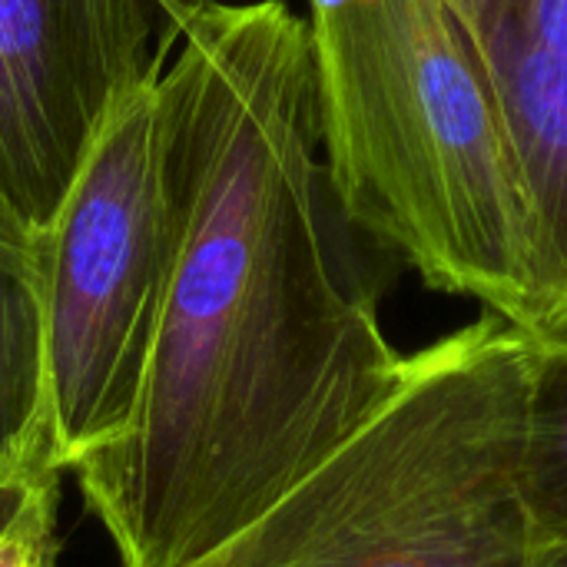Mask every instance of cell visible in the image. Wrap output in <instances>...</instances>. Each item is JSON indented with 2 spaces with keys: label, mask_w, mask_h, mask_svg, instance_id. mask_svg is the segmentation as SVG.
Here are the masks:
<instances>
[{
  "label": "cell",
  "mask_w": 567,
  "mask_h": 567,
  "mask_svg": "<svg viewBox=\"0 0 567 567\" xmlns=\"http://www.w3.org/2000/svg\"><path fill=\"white\" fill-rule=\"evenodd\" d=\"M43 465L56 468L40 239L0 196V475Z\"/></svg>",
  "instance_id": "obj_7"
},
{
  "label": "cell",
  "mask_w": 567,
  "mask_h": 567,
  "mask_svg": "<svg viewBox=\"0 0 567 567\" xmlns=\"http://www.w3.org/2000/svg\"><path fill=\"white\" fill-rule=\"evenodd\" d=\"M56 468H20L0 475V538L50 492H56Z\"/></svg>",
  "instance_id": "obj_10"
},
{
  "label": "cell",
  "mask_w": 567,
  "mask_h": 567,
  "mask_svg": "<svg viewBox=\"0 0 567 567\" xmlns=\"http://www.w3.org/2000/svg\"><path fill=\"white\" fill-rule=\"evenodd\" d=\"M53 502L56 492L43 495L3 538H0V567H56L53 545Z\"/></svg>",
  "instance_id": "obj_9"
},
{
  "label": "cell",
  "mask_w": 567,
  "mask_h": 567,
  "mask_svg": "<svg viewBox=\"0 0 567 567\" xmlns=\"http://www.w3.org/2000/svg\"><path fill=\"white\" fill-rule=\"evenodd\" d=\"M532 339L522 505L528 567H567V326Z\"/></svg>",
  "instance_id": "obj_8"
},
{
  "label": "cell",
  "mask_w": 567,
  "mask_h": 567,
  "mask_svg": "<svg viewBox=\"0 0 567 567\" xmlns=\"http://www.w3.org/2000/svg\"><path fill=\"white\" fill-rule=\"evenodd\" d=\"M37 239L50 458L66 472L130 422L169 292L176 229L156 80L110 116Z\"/></svg>",
  "instance_id": "obj_4"
},
{
  "label": "cell",
  "mask_w": 567,
  "mask_h": 567,
  "mask_svg": "<svg viewBox=\"0 0 567 567\" xmlns=\"http://www.w3.org/2000/svg\"><path fill=\"white\" fill-rule=\"evenodd\" d=\"M528 362L495 312L409 355L372 422L189 567H528Z\"/></svg>",
  "instance_id": "obj_3"
},
{
  "label": "cell",
  "mask_w": 567,
  "mask_h": 567,
  "mask_svg": "<svg viewBox=\"0 0 567 567\" xmlns=\"http://www.w3.org/2000/svg\"><path fill=\"white\" fill-rule=\"evenodd\" d=\"M322 143L352 216L425 286L528 332L532 203L495 86L442 0H309Z\"/></svg>",
  "instance_id": "obj_2"
},
{
  "label": "cell",
  "mask_w": 567,
  "mask_h": 567,
  "mask_svg": "<svg viewBox=\"0 0 567 567\" xmlns=\"http://www.w3.org/2000/svg\"><path fill=\"white\" fill-rule=\"evenodd\" d=\"M502 103L532 203V326H567V0H442Z\"/></svg>",
  "instance_id": "obj_6"
},
{
  "label": "cell",
  "mask_w": 567,
  "mask_h": 567,
  "mask_svg": "<svg viewBox=\"0 0 567 567\" xmlns=\"http://www.w3.org/2000/svg\"><path fill=\"white\" fill-rule=\"evenodd\" d=\"M159 7V17H163V50L169 53L179 40H183V30L186 23L209 3V0H153Z\"/></svg>",
  "instance_id": "obj_11"
},
{
  "label": "cell",
  "mask_w": 567,
  "mask_h": 567,
  "mask_svg": "<svg viewBox=\"0 0 567 567\" xmlns=\"http://www.w3.org/2000/svg\"><path fill=\"white\" fill-rule=\"evenodd\" d=\"M163 60L153 0H0V196L33 233Z\"/></svg>",
  "instance_id": "obj_5"
},
{
  "label": "cell",
  "mask_w": 567,
  "mask_h": 567,
  "mask_svg": "<svg viewBox=\"0 0 567 567\" xmlns=\"http://www.w3.org/2000/svg\"><path fill=\"white\" fill-rule=\"evenodd\" d=\"M156 76L173 276L130 422L70 472L120 567H189L372 422L409 375L405 266L332 176L309 20L209 0Z\"/></svg>",
  "instance_id": "obj_1"
}]
</instances>
